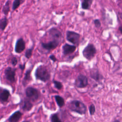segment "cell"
<instances>
[{"label":"cell","instance_id":"cell-1","mask_svg":"<svg viewBox=\"0 0 122 122\" xmlns=\"http://www.w3.org/2000/svg\"><path fill=\"white\" fill-rule=\"evenodd\" d=\"M34 75L37 80L43 82H47L51 78V73L47 67L44 65H40L37 67L35 71Z\"/></svg>","mask_w":122,"mask_h":122},{"label":"cell","instance_id":"cell-2","mask_svg":"<svg viewBox=\"0 0 122 122\" xmlns=\"http://www.w3.org/2000/svg\"><path fill=\"white\" fill-rule=\"evenodd\" d=\"M68 106L71 111L80 115L85 114L87 112L86 105L83 102L78 100L71 101L69 102Z\"/></svg>","mask_w":122,"mask_h":122},{"label":"cell","instance_id":"cell-3","mask_svg":"<svg viewBox=\"0 0 122 122\" xmlns=\"http://www.w3.org/2000/svg\"><path fill=\"white\" fill-rule=\"evenodd\" d=\"M82 53L86 59L91 61L94 58L96 53V48L93 44L88 43L83 50Z\"/></svg>","mask_w":122,"mask_h":122},{"label":"cell","instance_id":"cell-4","mask_svg":"<svg viewBox=\"0 0 122 122\" xmlns=\"http://www.w3.org/2000/svg\"><path fill=\"white\" fill-rule=\"evenodd\" d=\"M25 94L27 98L32 102L37 101L41 96L40 91L37 89L31 86L27 87L25 89Z\"/></svg>","mask_w":122,"mask_h":122},{"label":"cell","instance_id":"cell-5","mask_svg":"<svg viewBox=\"0 0 122 122\" xmlns=\"http://www.w3.org/2000/svg\"><path fill=\"white\" fill-rule=\"evenodd\" d=\"M88 85V79L83 74L78 75L74 81V85L78 88H84Z\"/></svg>","mask_w":122,"mask_h":122},{"label":"cell","instance_id":"cell-6","mask_svg":"<svg viewBox=\"0 0 122 122\" xmlns=\"http://www.w3.org/2000/svg\"><path fill=\"white\" fill-rule=\"evenodd\" d=\"M17 69L15 68L9 66L4 70V75L6 79L10 83L15 82L16 71Z\"/></svg>","mask_w":122,"mask_h":122},{"label":"cell","instance_id":"cell-7","mask_svg":"<svg viewBox=\"0 0 122 122\" xmlns=\"http://www.w3.org/2000/svg\"><path fill=\"white\" fill-rule=\"evenodd\" d=\"M81 35L78 33L68 30L66 32V39L74 45H78Z\"/></svg>","mask_w":122,"mask_h":122},{"label":"cell","instance_id":"cell-8","mask_svg":"<svg viewBox=\"0 0 122 122\" xmlns=\"http://www.w3.org/2000/svg\"><path fill=\"white\" fill-rule=\"evenodd\" d=\"M60 42V41H58L51 40V41L47 42H42L41 43V46L44 49L48 51H50L56 48L58 46Z\"/></svg>","mask_w":122,"mask_h":122},{"label":"cell","instance_id":"cell-9","mask_svg":"<svg viewBox=\"0 0 122 122\" xmlns=\"http://www.w3.org/2000/svg\"><path fill=\"white\" fill-rule=\"evenodd\" d=\"M26 48V43L23 38L20 37L18 38L16 41L14 51L16 53H20L23 51Z\"/></svg>","mask_w":122,"mask_h":122},{"label":"cell","instance_id":"cell-10","mask_svg":"<svg viewBox=\"0 0 122 122\" xmlns=\"http://www.w3.org/2000/svg\"><path fill=\"white\" fill-rule=\"evenodd\" d=\"M48 33L52 40H55L61 41L62 35L61 32L56 28L53 27L48 30Z\"/></svg>","mask_w":122,"mask_h":122},{"label":"cell","instance_id":"cell-11","mask_svg":"<svg viewBox=\"0 0 122 122\" xmlns=\"http://www.w3.org/2000/svg\"><path fill=\"white\" fill-rule=\"evenodd\" d=\"M10 95V91L2 88H0V102H7Z\"/></svg>","mask_w":122,"mask_h":122},{"label":"cell","instance_id":"cell-12","mask_svg":"<svg viewBox=\"0 0 122 122\" xmlns=\"http://www.w3.org/2000/svg\"><path fill=\"white\" fill-rule=\"evenodd\" d=\"M76 50L75 45H70L68 43L65 44L62 46V53L64 55H67L73 53Z\"/></svg>","mask_w":122,"mask_h":122},{"label":"cell","instance_id":"cell-13","mask_svg":"<svg viewBox=\"0 0 122 122\" xmlns=\"http://www.w3.org/2000/svg\"><path fill=\"white\" fill-rule=\"evenodd\" d=\"M22 116V113L18 110L13 113L8 118L9 122H18Z\"/></svg>","mask_w":122,"mask_h":122},{"label":"cell","instance_id":"cell-14","mask_svg":"<svg viewBox=\"0 0 122 122\" xmlns=\"http://www.w3.org/2000/svg\"><path fill=\"white\" fill-rule=\"evenodd\" d=\"M90 77L96 81H99L103 78L102 75L100 73L99 71L95 69H92L91 70Z\"/></svg>","mask_w":122,"mask_h":122},{"label":"cell","instance_id":"cell-15","mask_svg":"<svg viewBox=\"0 0 122 122\" xmlns=\"http://www.w3.org/2000/svg\"><path fill=\"white\" fill-rule=\"evenodd\" d=\"M32 71V68H30L28 70H27V71H26L25 74H24V78L22 80V85L24 87H25L28 83L32 80V78L31 77V72Z\"/></svg>","mask_w":122,"mask_h":122},{"label":"cell","instance_id":"cell-16","mask_svg":"<svg viewBox=\"0 0 122 122\" xmlns=\"http://www.w3.org/2000/svg\"><path fill=\"white\" fill-rule=\"evenodd\" d=\"M33 107V104L31 102V101L29 99L25 98L23 100V105L22 106V109L24 111L29 112Z\"/></svg>","mask_w":122,"mask_h":122},{"label":"cell","instance_id":"cell-17","mask_svg":"<svg viewBox=\"0 0 122 122\" xmlns=\"http://www.w3.org/2000/svg\"><path fill=\"white\" fill-rule=\"evenodd\" d=\"M10 0H7L5 4L3 6L2 9V12L3 14L5 16H7L9 14L10 10Z\"/></svg>","mask_w":122,"mask_h":122},{"label":"cell","instance_id":"cell-18","mask_svg":"<svg viewBox=\"0 0 122 122\" xmlns=\"http://www.w3.org/2000/svg\"><path fill=\"white\" fill-rule=\"evenodd\" d=\"M54 98H55V100L56 102V103L59 108H61L64 106L65 101L64 98L62 97L59 95H56L54 96Z\"/></svg>","mask_w":122,"mask_h":122},{"label":"cell","instance_id":"cell-19","mask_svg":"<svg viewBox=\"0 0 122 122\" xmlns=\"http://www.w3.org/2000/svg\"><path fill=\"white\" fill-rule=\"evenodd\" d=\"M9 23L8 18L5 16L0 19V30L4 31L7 27Z\"/></svg>","mask_w":122,"mask_h":122},{"label":"cell","instance_id":"cell-20","mask_svg":"<svg viewBox=\"0 0 122 122\" xmlns=\"http://www.w3.org/2000/svg\"><path fill=\"white\" fill-rule=\"evenodd\" d=\"M93 0H81V8L83 10H89L92 3Z\"/></svg>","mask_w":122,"mask_h":122},{"label":"cell","instance_id":"cell-21","mask_svg":"<svg viewBox=\"0 0 122 122\" xmlns=\"http://www.w3.org/2000/svg\"><path fill=\"white\" fill-rule=\"evenodd\" d=\"M25 1V0H14L12 5V10L13 11L16 10L22 3Z\"/></svg>","mask_w":122,"mask_h":122},{"label":"cell","instance_id":"cell-22","mask_svg":"<svg viewBox=\"0 0 122 122\" xmlns=\"http://www.w3.org/2000/svg\"><path fill=\"white\" fill-rule=\"evenodd\" d=\"M50 119L51 122H63L60 119L57 113H54L51 115Z\"/></svg>","mask_w":122,"mask_h":122},{"label":"cell","instance_id":"cell-23","mask_svg":"<svg viewBox=\"0 0 122 122\" xmlns=\"http://www.w3.org/2000/svg\"><path fill=\"white\" fill-rule=\"evenodd\" d=\"M33 49H34V46H32L31 48L27 49L26 50L25 53H24V56L26 58H27V59H29L31 58V57L32 56V55Z\"/></svg>","mask_w":122,"mask_h":122},{"label":"cell","instance_id":"cell-24","mask_svg":"<svg viewBox=\"0 0 122 122\" xmlns=\"http://www.w3.org/2000/svg\"><path fill=\"white\" fill-rule=\"evenodd\" d=\"M53 83L54 84V87H55V88H56L57 89L60 90H61L63 88V85L62 84V83L59 81H57L56 80H53Z\"/></svg>","mask_w":122,"mask_h":122},{"label":"cell","instance_id":"cell-25","mask_svg":"<svg viewBox=\"0 0 122 122\" xmlns=\"http://www.w3.org/2000/svg\"><path fill=\"white\" fill-rule=\"evenodd\" d=\"M89 110L90 114L91 116L95 114V112H96V109H95V105L93 104H91L89 107Z\"/></svg>","mask_w":122,"mask_h":122},{"label":"cell","instance_id":"cell-26","mask_svg":"<svg viewBox=\"0 0 122 122\" xmlns=\"http://www.w3.org/2000/svg\"><path fill=\"white\" fill-rule=\"evenodd\" d=\"M10 61H11V64L13 66H15L18 64V60L17 58L15 56H12L11 58Z\"/></svg>","mask_w":122,"mask_h":122},{"label":"cell","instance_id":"cell-27","mask_svg":"<svg viewBox=\"0 0 122 122\" xmlns=\"http://www.w3.org/2000/svg\"><path fill=\"white\" fill-rule=\"evenodd\" d=\"M93 22H94V24L95 25V26L98 28H100L101 26V21L100 20H99V19H95L93 20Z\"/></svg>","mask_w":122,"mask_h":122},{"label":"cell","instance_id":"cell-28","mask_svg":"<svg viewBox=\"0 0 122 122\" xmlns=\"http://www.w3.org/2000/svg\"><path fill=\"white\" fill-rule=\"evenodd\" d=\"M26 67V62H25L23 64H20L19 65V68L20 70L23 71L25 68Z\"/></svg>","mask_w":122,"mask_h":122},{"label":"cell","instance_id":"cell-29","mask_svg":"<svg viewBox=\"0 0 122 122\" xmlns=\"http://www.w3.org/2000/svg\"><path fill=\"white\" fill-rule=\"evenodd\" d=\"M49 59L51 60L52 61H53V62H55V61H57V58H56V57L54 55H53V54H52V55H51L50 56H49Z\"/></svg>","mask_w":122,"mask_h":122},{"label":"cell","instance_id":"cell-30","mask_svg":"<svg viewBox=\"0 0 122 122\" xmlns=\"http://www.w3.org/2000/svg\"><path fill=\"white\" fill-rule=\"evenodd\" d=\"M119 30L120 31V32L122 34V26H121L119 27Z\"/></svg>","mask_w":122,"mask_h":122},{"label":"cell","instance_id":"cell-31","mask_svg":"<svg viewBox=\"0 0 122 122\" xmlns=\"http://www.w3.org/2000/svg\"><path fill=\"white\" fill-rule=\"evenodd\" d=\"M112 122H121L120 121H119V120L118 119H115L114 120H113V121H112Z\"/></svg>","mask_w":122,"mask_h":122},{"label":"cell","instance_id":"cell-32","mask_svg":"<svg viewBox=\"0 0 122 122\" xmlns=\"http://www.w3.org/2000/svg\"><path fill=\"white\" fill-rule=\"evenodd\" d=\"M23 122H30V121H23Z\"/></svg>","mask_w":122,"mask_h":122}]
</instances>
